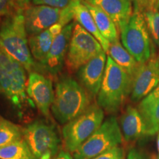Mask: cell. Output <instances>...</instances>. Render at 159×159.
I'll list each match as a JSON object with an SVG mask.
<instances>
[{"label":"cell","mask_w":159,"mask_h":159,"mask_svg":"<svg viewBox=\"0 0 159 159\" xmlns=\"http://www.w3.org/2000/svg\"><path fill=\"white\" fill-rule=\"evenodd\" d=\"M91 105V95L81 84L69 76H62L55 84L51 110L61 125L76 118Z\"/></svg>","instance_id":"6da1fadb"},{"label":"cell","mask_w":159,"mask_h":159,"mask_svg":"<svg viewBox=\"0 0 159 159\" xmlns=\"http://www.w3.org/2000/svg\"><path fill=\"white\" fill-rule=\"evenodd\" d=\"M24 11L6 16L0 25V47L11 58L28 72L35 71L36 64L29 48Z\"/></svg>","instance_id":"7a4b0ae2"},{"label":"cell","mask_w":159,"mask_h":159,"mask_svg":"<svg viewBox=\"0 0 159 159\" xmlns=\"http://www.w3.org/2000/svg\"><path fill=\"white\" fill-rule=\"evenodd\" d=\"M132 83L130 76L108 55L97 105L109 114L117 112L131 93Z\"/></svg>","instance_id":"3957f363"},{"label":"cell","mask_w":159,"mask_h":159,"mask_svg":"<svg viewBox=\"0 0 159 159\" xmlns=\"http://www.w3.org/2000/svg\"><path fill=\"white\" fill-rule=\"evenodd\" d=\"M103 120L104 111L97 104H93L64 125L63 138L66 150L73 153L101 126Z\"/></svg>","instance_id":"277c9868"},{"label":"cell","mask_w":159,"mask_h":159,"mask_svg":"<svg viewBox=\"0 0 159 159\" xmlns=\"http://www.w3.org/2000/svg\"><path fill=\"white\" fill-rule=\"evenodd\" d=\"M123 136L118 121L115 116L105 119L76 151L73 152L74 159H92L122 144Z\"/></svg>","instance_id":"5b68a950"},{"label":"cell","mask_w":159,"mask_h":159,"mask_svg":"<svg viewBox=\"0 0 159 159\" xmlns=\"http://www.w3.org/2000/svg\"><path fill=\"white\" fill-rule=\"evenodd\" d=\"M120 34L123 47L137 62H148L155 52H152L150 33L144 15L134 11Z\"/></svg>","instance_id":"8992f818"},{"label":"cell","mask_w":159,"mask_h":159,"mask_svg":"<svg viewBox=\"0 0 159 159\" xmlns=\"http://www.w3.org/2000/svg\"><path fill=\"white\" fill-rule=\"evenodd\" d=\"M102 51L104 50L99 41L78 23L75 22L66 57L65 63L69 71H77Z\"/></svg>","instance_id":"52a82bcc"},{"label":"cell","mask_w":159,"mask_h":159,"mask_svg":"<svg viewBox=\"0 0 159 159\" xmlns=\"http://www.w3.org/2000/svg\"><path fill=\"white\" fill-rule=\"evenodd\" d=\"M22 133L23 139L35 159H40L46 153L52 156L57 153L61 140L55 125L36 120L27 125Z\"/></svg>","instance_id":"ba28073f"},{"label":"cell","mask_w":159,"mask_h":159,"mask_svg":"<svg viewBox=\"0 0 159 159\" xmlns=\"http://www.w3.org/2000/svg\"><path fill=\"white\" fill-rule=\"evenodd\" d=\"M27 93L40 112L49 117L55 98L52 80L36 71H31L27 80Z\"/></svg>","instance_id":"9c48e42d"},{"label":"cell","mask_w":159,"mask_h":159,"mask_svg":"<svg viewBox=\"0 0 159 159\" xmlns=\"http://www.w3.org/2000/svg\"><path fill=\"white\" fill-rule=\"evenodd\" d=\"M74 26L75 22L69 23L55 38L47 57L43 63L39 64L41 69L52 76H56L61 72L66 63V57Z\"/></svg>","instance_id":"30bf717a"},{"label":"cell","mask_w":159,"mask_h":159,"mask_svg":"<svg viewBox=\"0 0 159 159\" xmlns=\"http://www.w3.org/2000/svg\"><path fill=\"white\" fill-rule=\"evenodd\" d=\"M61 9L31 5L24 11L25 28L29 36L47 30L58 22Z\"/></svg>","instance_id":"8fae6325"},{"label":"cell","mask_w":159,"mask_h":159,"mask_svg":"<svg viewBox=\"0 0 159 159\" xmlns=\"http://www.w3.org/2000/svg\"><path fill=\"white\" fill-rule=\"evenodd\" d=\"M106 62V52L102 51L78 70L80 83L91 97L98 94L104 77Z\"/></svg>","instance_id":"7c38bea8"},{"label":"cell","mask_w":159,"mask_h":159,"mask_svg":"<svg viewBox=\"0 0 159 159\" xmlns=\"http://www.w3.org/2000/svg\"><path fill=\"white\" fill-rule=\"evenodd\" d=\"M159 85V75L150 62L140 63L134 79L130 99L136 102L142 100Z\"/></svg>","instance_id":"4fadbf2b"},{"label":"cell","mask_w":159,"mask_h":159,"mask_svg":"<svg viewBox=\"0 0 159 159\" xmlns=\"http://www.w3.org/2000/svg\"><path fill=\"white\" fill-rule=\"evenodd\" d=\"M104 11L116 25L119 33L122 31L132 16L133 8L129 0H82Z\"/></svg>","instance_id":"5bb4252c"},{"label":"cell","mask_w":159,"mask_h":159,"mask_svg":"<svg viewBox=\"0 0 159 159\" xmlns=\"http://www.w3.org/2000/svg\"><path fill=\"white\" fill-rule=\"evenodd\" d=\"M137 108L144 122L147 136L159 133V85L141 100Z\"/></svg>","instance_id":"9a60e30c"},{"label":"cell","mask_w":159,"mask_h":159,"mask_svg":"<svg viewBox=\"0 0 159 159\" xmlns=\"http://www.w3.org/2000/svg\"><path fill=\"white\" fill-rule=\"evenodd\" d=\"M120 128L125 141L135 142L146 135L143 119L138 108L128 105L120 118Z\"/></svg>","instance_id":"2e32d148"},{"label":"cell","mask_w":159,"mask_h":159,"mask_svg":"<svg viewBox=\"0 0 159 159\" xmlns=\"http://www.w3.org/2000/svg\"><path fill=\"white\" fill-rule=\"evenodd\" d=\"M73 3H74L75 19L77 21V23H78L83 28L92 35L102 46L105 52L108 53L110 43L106 39H105L99 33L94 18L92 17L89 9L83 2L82 0H73Z\"/></svg>","instance_id":"e0dca14e"},{"label":"cell","mask_w":159,"mask_h":159,"mask_svg":"<svg viewBox=\"0 0 159 159\" xmlns=\"http://www.w3.org/2000/svg\"><path fill=\"white\" fill-rule=\"evenodd\" d=\"M83 2L94 18L97 28L104 39L110 43L119 41V31L113 20L99 7L89 5L84 2Z\"/></svg>","instance_id":"ac0fdd59"},{"label":"cell","mask_w":159,"mask_h":159,"mask_svg":"<svg viewBox=\"0 0 159 159\" xmlns=\"http://www.w3.org/2000/svg\"><path fill=\"white\" fill-rule=\"evenodd\" d=\"M108 54L113 61L130 76L133 81L140 63L137 62L136 60L125 49L119 41L110 43Z\"/></svg>","instance_id":"d6986e66"},{"label":"cell","mask_w":159,"mask_h":159,"mask_svg":"<svg viewBox=\"0 0 159 159\" xmlns=\"http://www.w3.org/2000/svg\"><path fill=\"white\" fill-rule=\"evenodd\" d=\"M55 37L49 32V29L29 37L28 44L32 56L41 64L48 55L54 41Z\"/></svg>","instance_id":"ffe728a7"},{"label":"cell","mask_w":159,"mask_h":159,"mask_svg":"<svg viewBox=\"0 0 159 159\" xmlns=\"http://www.w3.org/2000/svg\"><path fill=\"white\" fill-rule=\"evenodd\" d=\"M0 159H35L24 139L0 148Z\"/></svg>","instance_id":"44dd1931"},{"label":"cell","mask_w":159,"mask_h":159,"mask_svg":"<svg viewBox=\"0 0 159 159\" xmlns=\"http://www.w3.org/2000/svg\"><path fill=\"white\" fill-rule=\"evenodd\" d=\"M22 130L7 119H0V148L23 139Z\"/></svg>","instance_id":"7402d4cb"},{"label":"cell","mask_w":159,"mask_h":159,"mask_svg":"<svg viewBox=\"0 0 159 159\" xmlns=\"http://www.w3.org/2000/svg\"><path fill=\"white\" fill-rule=\"evenodd\" d=\"M146 21L149 33L156 44L159 47V12L148 11L143 13Z\"/></svg>","instance_id":"603a6c76"},{"label":"cell","mask_w":159,"mask_h":159,"mask_svg":"<svg viewBox=\"0 0 159 159\" xmlns=\"http://www.w3.org/2000/svg\"><path fill=\"white\" fill-rule=\"evenodd\" d=\"M158 0H134L135 12L144 13L148 11H156V5Z\"/></svg>","instance_id":"cb8c5ba5"},{"label":"cell","mask_w":159,"mask_h":159,"mask_svg":"<svg viewBox=\"0 0 159 159\" xmlns=\"http://www.w3.org/2000/svg\"><path fill=\"white\" fill-rule=\"evenodd\" d=\"M75 19V11H74V3L73 1L71 2L68 6L61 9V14L58 23L61 24L63 27L69 25L70 21Z\"/></svg>","instance_id":"d4e9b609"},{"label":"cell","mask_w":159,"mask_h":159,"mask_svg":"<svg viewBox=\"0 0 159 159\" xmlns=\"http://www.w3.org/2000/svg\"><path fill=\"white\" fill-rule=\"evenodd\" d=\"M92 159H125L124 149L121 147H116L105 151Z\"/></svg>","instance_id":"484cf974"},{"label":"cell","mask_w":159,"mask_h":159,"mask_svg":"<svg viewBox=\"0 0 159 159\" xmlns=\"http://www.w3.org/2000/svg\"><path fill=\"white\" fill-rule=\"evenodd\" d=\"M73 0H33V5H45L55 8L63 9L68 6Z\"/></svg>","instance_id":"4316f807"},{"label":"cell","mask_w":159,"mask_h":159,"mask_svg":"<svg viewBox=\"0 0 159 159\" xmlns=\"http://www.w3.org/2000/svg\"><path fill=\"white\" fill-rule=\"evenodd\" d=\"M17 11L13 0H0V16H8Z\"/></svg>","instance_id":"83f0119b"},{"label":"cell","mask_w":159,"mask_h":159,"mask_svg":"<svg viewBox=\"0 0 159 159\" xmlns=\"http://www.w3.org/2000/svg\"><path fill=\"white\" fill-rule=\"evenodd\" d=\"M127 159H147L145 155L138 149L132 148L128 151Z\"/></svg>","instance_id":"f1b7e54d"},{"label":"cell","mask_w":159,"mask_h":159,"mask_svg":"<svg viewBox=\"0 0 159 159\" xmlns=\"http://www.w3.org/2000/svg\"><path fill=\"white\" fill-rule=\"evenodd\" d=\"M33 0H13L17 11H25L31 5Z\"/></svg>","instance_id":"f546056e"},{"label":"cell","mask_w":159,"mask_h":159,"mask_svg":"<svg viewBox=\"0 0 159 159\" xmlns=\"http://www.w3.org/2000/svg\"><path fill=\"white\" fill-rule=\"evenodd\" d=\"M148 61L152 65V66L153 67L155 70L156 71V72L159 75V52L157 55H156V53L153 52V54L152 55L150 59Z\"/></svg>","instance_id":"4dcf8cb0"},{"label":"cell","mask_w":159,"mask_h":159,"mask_svg":"<svg viewBox=\"0 0 159 159\" xmlns=\"http://www.w3.org/2000/svg\"><path fill=\"white\" fill-rule=\"evenodd\" d=\"M63 28V27L62 25H61V24H59L58 22L55 24V25H53L49 29V30L50 33L52 34L53 36L55 38L57 36V35H58L60 33H61V31H62V30Z\"/></svg>","instance_id":"1f68e13d"},{"label":"cell","mask_w":159,"mask_h":159,"mask_svg":"<svg viewBox=\"0 0 159 159\" xmlns=\"http://www.w3.org/2000/svg\"><path fill=\"white\" fill-rule=\"evenodd\" d=\"M55 159H74L73 156L70 154V152H66V151H61Z\"/></svg>","instance_id":"d6a6232c"},{"label":"cell","mask_w":159,"mask_h":159,"mask_svg":"<svg viewBox=\"0 0 159 159\" xmlns=\"http://www.w3.org/2000/svg\"><path fill=\"white\" fill-rule=\"evenodd\" d=\"M51 157L52 155L50 153H46L41 156V158L40 159H51Z\"/></svg>","instance_id":"836d02e7"},{"label":"cell","mask_w":159,"mask_h":159,"mask_svg":"<svg viewBox=\"0 0 159 159\" xmlns=\"http://www.w3.org/2000/svg\"><path fill=\"white\" fill-rule=\"evenodd\" d=\"M157 148H158V150L159 152V134H158V138H157Z\"/></svg>","instance_id":"e575fe53"},{"label":"cell","mask_w":159,"mask_h":159,"mask_svg":"<svg viewBox=\"0 0 159 159\" xmlns=\"http://www.w3.org/2000/svg\"><path fill=\"white\" fill-rule=\"evenodd\" d=\"M156 11L159 12V0H158V2L156 5Z\"/></svg>","instance_id":"d590c367"},{"label":"cell","mask_w":159,"mask_h":159,"mask_svg":"<svg viewBox=\"0 0 159 159\" xmlns=\"http://www.w3.org/2000/svg\"><path fill=\"white\" fill-rule=\"evenodd\" d=\"M129 1H130V2H134V0H129Z\"/></svg>","instance_id":"8d00e7d4"},{"label":"cell","mask_w":159,"mask_h":159,"mask_svg":"<svg viewBox=\"0 0 159 159\" xmlns=\"http://www.w3.org/2000/svg\"><path fill=\"white\" fill-rule=\"evenodd\" d=\"M157 159H159V156H158V157H157Z\"/></svg>","instance_id":"74e56055"}]
</instances>
